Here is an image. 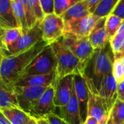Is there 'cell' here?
Here are the masks:
<instances>
[{
    "instance_id": "cell-1",
    "label": "cell",
    "mask_w": 124,
    "mask_h": 124,
    "mask_svg": "<svg viewBox=\"0 0 124 124\" xmlns=\"http://www.w3.org/2000/svg\"><path fill=\"white\" fill-rule=\"evenodd\" d=\"M48 44L41 40L29 49L9 57H4L0 67V81L13 86L15 81L21 76L24 70Z\"/></svg>"
},
{
    "instance_id": "cell-2",
    "label": "cell",
    "mask_w": 124,
    "mask_h": 124,
    "mask_svg": "<svg viewBox=\"0 0 124 124\" xmlns=\"http://www.w3.org/2000/svg\"><path fill=\"white\" fill-rule=\"evenodd\" d=\"M51 46L56 56L57 65L56 78H60L68 75H84L86 67L76 57L59 39L52 43Z\"/></svg>"
},
{
    "instance_id": "cell-3",
    "label": "cell",
    "mask_w": 124,
    "mask_h": 124,
    "mask_svg": "<svg viewBox=\"0 0 124 124\" xmlns=\"http://www.w3.org/2000/svg\"><path fill=\"white\" fill-rule=\"evenodd\" d=\"M92 60H93L94 63L92 76L90 77L98 89L103 79L107 76L113 73L115 57L110 42L103 47L96 49Z\"/></svg>"
},
{
    "instance_id": "cell-4",
    "label": "cell",
    "mask_w": 124,
    "mask_h": 124,
    "mask_svg": "<svg viewBox=\"0 0 124 124\" xmlns=\"http://www.w3.org/2000/svg\"><path fill=\"white\" fill-rule=\"evenodd\" d=\"M57 65V61L53 49L50 44H47L27 66L21 76L44 75L56 72Z\"/></svg>"
},
{
    "instance_id": "cell-5",
    "label": "cell",
    "mask_w": 124,
    "mask_h": 124,
    "mask_svg": "<svg viewBox=\"0 0 124 124\" xmlns=\"http://www.w3.org/2000/svg\"><path fill=\"white\" fill-rule=\"evenodd\" d=\"M60 40L87 68L95 53V49L92 46L89 36L78 37L70 33H64Z\"/></svg>"
},
{
    "instance_id": "cell-6",
    "label": "cell",
    "mask_w": 124,
    "mask_h": 124,
    "mask_svg": "<svg viewBox=\"0 0 124 124\" xmlns=\"http://www.w3.org/2000/svg\"><path fill=\"white\" fill-rule=\"evenodd\" d=\"M41 21L37 22L31 28L25 31L23 30V33L19 39L12 45L8 49L1 51L4 57H9L13 54L23 52L43 39L41 28Z\"/></svg>"
},
{
    "instance_id": "cell-7",
    "label": "cell",
    "mask_w": 124,
    "mask_h": 124,
    "mask_svg": "<svg viewBox=\"0 0 124 124\" xmlns=\"http://www.w3.org/2000/svg\"><path fill=\"white\" fill-rule=\"evenodd\" d=\"M84 78L89 91L87 117H92L97 119L100 123L108 118L110 113L107 112L98 89L95 86L92 78L86 73L84 74Z\"/></svg>"
},
{
    "instance_id": "cell-8",
    "label": "cell",
    "mask_w": 124,
    "mask_h": 124,
    "mask_svg": "<svg viewBox=\"0 0 124 124\" xmlns=\"http://www.w3.org/2000/svg\"><path fill=\"white\" fill-rule=\"evenodd\" d=\"M47 87L14 86L19 108L29 114Z\"/></svg>"
},
{
    "instance_id": "cell-9",
    "label": "cell",
    "mask_w": 124,
    "mask_h": 124,
    "mask_svg": "<svg viewBox=\"0 0 124 124\" xmlns=\"http://www.w3.org/2000/svg\"><path fill=\"white\" fill-rule=\"evenodd\" d=\"M41 23L43 40L48 44L59 40L64 33L65 23L61 16L52 13L46 15Z\"/></svg>"
},
{
    "instance_id": "cell-10",
    "label": "cell",
    "mask_w": 124,
    "mask_h": 124,
    "mask_svg": "<svg viewBox=\"0 0 124 124\" xmlns=\"http://www.w3.org/2000/svg\"><path fill=\"white\" fill-rule=\"evenodd\" d=\"M73 79L74 75L55 79L54 103L56 108H61L69 102L73 89Z\"/></svg>"
},
{
    "instance_id": "cell-11",
    "label": "cell",
    "mask_w": 124,
    "mask_h": 124,
    "mask_svg": "<svg viewBox=\"0 0 124 124\" xmlns=\"http://www.w3.org/2000/svg\"><path fill=\"white\" fill-rule=\"evenodd\" d=\"M54 83L49 86L41 97L38 100L29 115L33 118H44L46 115L54 113L56 107L54 103Z\"/></svg>"
},
{
    "instance_id": "cell-12",
    "label": "cell",
    "mask_w": 124,
    "mask_h": 124,
    "mask_svg": "<svg viewBox=\"0 0 124 124\" xmlns=\"http://www.w3.org/2000/svg\"><path fill=\"white\" fill-rule=\"evenodd\" d=\"M100 19L99 17L91 14L83 18L64 23V33H70L78 37H88Z\"/></svg>"
},
{
    "instance_id": "cell-13",
    "label": "cell",
    "mask_w": 124,
    "mask_h": 124,
    "mask_svg": "<svg viewBox=\"0 0 124 124\" xmlns=\"http://www.w3.org/2000/svg\"><path fill=\"white\" fill-rule=\"evenodd\" d=\"M117 86L118 84L113 73H111L103 79L98 89L99 94L108 113H110L115 102L118 100Z\"/></svg>"
},
{
    "instance_id": "cell-14",
    "label": "cell",
    "mask_w": 124,
    "mask_h": 124,
    "mask_svg": "<svg viewBox=\"0 0 124 124\" xmlns=\"http://www.w3.org/2000/svg\"><path fill=\"white\" fill-rule=\"evenodd\" d=\"M73 89L78 102L81 123L84 124L87 118V108L89 100L88 86L84 75H74Z\"/></svg>"
},
{
    "instance_id": "cell-15",
    "label": "cell",
    "mask_w": 124,
    "mask_h": 124,
    "mask_svg": "<svg viewBox=\"0 0 124 124\" xmlns=\"http://www.w3.org/2000/svg\"><path fill=\"white\" fill-rule=\"evenodd\" d=\"M56 79V72L44 75L23 76L18 78L13 86H49L54 84Z\"/></svg>"
},
{
    "instance_id": "cell-16",
    "label": "cell",
    "mask_w": 124,
    "mask_h": 124,
    "mask_svg": "<svg viewBox=\"0 0 124 124\" xmlns=\"http://www.w3.org/2000/svg\"><path fill=\"white\" fill-rule=\"evenodd\" d=\"M60 116L67 123L69 124H82L79 105L74 92V89H73L69 102L65 106L60 108Z\"/></svg>"
},
{
    "instance_id": "cell-17",
    "label": "cell",
    "mask_w": 124,
    "mask_h": 124,
    "mask_svg": "<svg viewBox=\"0 0 124 124\" xmlns=\"http://www.w3.org/2000/svg\"><path fill=\"white\" fill-rule=\"evenodd\" d=\"M105 21L106 17L100 18L89 35V40L95 50L103 47L110 42L105 30Z\"/></svg>"
},
{
    "instance_id": "cell-18",
    "label": "cell",
    "mask_w": 124,
    "mask_h": 124,
    "mask_svg": "<svg viewBox=\"0 0 124 124\" xmlns=\"http://www.w3.org/2000/svg\"><path fill=\"white\" fill-rule=\"evenodd\" d=\"M0 27L4 29L19 28L13 13L12 0H0Z\"/></svg>"
},
{
    "instance_id": "cell-19",
    "label": "cell",
    "mask_w": 124,
    "mask_h": 124,
    "mask_svg": "<svg viewBox=\"0 0 124 124\" xmlns=\"http://www.w3.org/2000/svg\"><path fill=\"white\" fill-rule=\"evenodd\" d=\"M92 13L89 9V6L86 0H81L68 8L61 16L64 23H68L80 18H83Z\"/></svg>"
},
{
    "instance_id": "cell-20",
    "label": "cell",
    "mask_w": 124,
    "mask_h": 124,
    "mask_svg": "<svg viewBox=\"0 0 124 124\" xmlns=\"http://www.w3.org/2000/svg\"><path fill=\"white\" fill-rule=\"evenodd\" d=\"M12 108H19L14 86L0 81V110Z\"/></svg>"
},
{
    "instance_id": "cell-21",
    "label": "cell",
    "mask_w": 124,
    "mask_h": 124,
    "mask_svg": "<svg viewBox=\"0 0 124 124\" xmlns=\"http://www.w3.org/2000/svg\"><path fill=\"white\" fill-rule=\"evenodd\" d=\"M23 29L20 28L5 29L0 36V49L1 51L8 49L21 36Z\"/></svg>"
},
{
    "instance_id": "cell-22",
    "label": "cell",
    "mask_w": 124,
    "mask_h": 124,
    "mask_svg": "<svg viewBox=\"0 0 124 124\" xmlns=\"http://www.w3.org/2000/svg\"><path fill=\"white\" fill-rule=\"evenodd\" d=\"M1 112L12 124H26L31 116L19 108H12L2 110Z\"/></svg>"
},
{
    "instance_id": "cell-23",
    "label": "cell",
    "mask_w": 124,
    "mask_h": 124,
    "mask_svg": "<svg viewBox=\"0 0 124 124\" xmlns=\"http://www.w3.org/2000/svg\"><path fill=\"white\" fill-rule=\"evenodd\" d=\"M118 1L119 0H101L92 14L100 18L106 17L112 12Z\"/></svg>"
},
{
    "instance_id": "cell-24",
    "label": "cell",
    "mask_w": 124,
    "mask_h": 124,
    "mask_svg": "<svg viewBox=\"0 0 124 124\" xmlns=\"http://www.w3.org/2000/svg\"><path fill=\"white\" fill-rule=\"evenodd\" d=\"M12 10L18 24L19 28H22L23 31L27 30L28 28L27 25L25 11L22 4L17 0H14L12 1Z\"/></svg>"
},
{
    "instance_id": "cell-25",
    "label": "cell",
    "mask_w": 124,
    "mask_h": 124,
    "mask_svg": "<svg viewBox=\"0 0 124 124\" xmlns=\"http://www.w3.org/2000/svg\"><path fill=\"white\" fill-rule=\"evenodd\" d=\"M122 22H123L122 19H121L120 17L111 13L106 17L105 30H106L108 36L110 40L111 38H113L116 35Z\"/></svg>"
},
{
    "instance_id": "cell-26",
    "label": "cell",
    "mask_w": 124,
    "mask_h": 124,
    "mask_svg": "<svg viewBox=\"0 0 124 124\" xmlns=\"http://www.w3.org/2000/svg\"><path fill=\"white\" fill-rule=\"evenodd\" d=\"M110 118L113 124H124V101L116 100L110 112Z\"/></svg>"
},
{
    "instance_id": "cell-27",
    "label": "cell",
    "mask_w": 124,
    "mask_h": 124,
    "mask_svg": "<svg viewBox=\"0 0 124 124\" xmlns=\"http://www.w3.org/2000/svg\"><path fill=\"white\" fill-rule=\"evenodd\" d=\"M124 42V20H123L121 26L119 27L116 35L110 39V44L112 48L113 53L118 52L121 48Z\"/></svg>"
},
{
    "instance_id": "cell-28",
    "label": "cell",
    "mask_w": 124,
    "mask_h": 124,
    "mask_svg": "<svg viewBox=\"0 0 124 124\" xmlns=\"http://www.w3.org/2000/svg\"><path fill=\"white\" fill-rule=\"evenodd\" d=\"M113 75L117 84L121 83L124 80V57H118L114 60Z\"/></svg>"
},
{
    "instance_id": "cell-29",
    "label": "cell",
    "mask_w": 124,
    "mask_h": 124,
    "mask_svg": "<svg viewBox=\"0 0 124 124\" xmlns=\"http://www.w3.org/2000/svg\"><path fill=\"white\" fill-rule=\"evenodd\" d=\"M17 1H19L23 5V7L25 11V17H26L28 28H29L32 27L37 22V19L35 17L33 10L31 6V3L30 0H17Z\"/></svg>"
},
{
    "instance_id": "cell-30",
    "label": "cell",
    "mask_w": 124,
    "mask_h": 124,
    "mask_svg": "<svg viewBox=\"0 0 124 124\" xmlns=\"http://www.w3.org/2000/svg\"><path fill=\"white\" fill-rule=\"evenodd\" d=\"M54 13L59 16L62 14L70 7L73 6L81 0H54Z\"/></svg>"
},
{
    "instance_id": "cell-31",
    "label": "cell",
    "mask_w": 124,
    "mask_h": 124,
    "mask_svg": "<svg viewBox=\"0 0 124 124\" xmlns=\"http://www.w3.org/2000/svg\"><path fill=\"white\" fill-rule=\"evenodd\" d=\"M30 1L31 3V6H32L36 18L37 19V20L42 21L45 15L42 10L39 0H30Z\"/></svg>"
},
{
    "instance_id": "cell-32",
    "label": "cell",
    "mask_w": 124,
    "mask_h": 124,
    "mask_svg": "<svg viewBox=\"0 0 124 124\" xmlns=\"http://www.w3.org/2000/svg\"><path fill=\"white\" fill-rule=\"evenodd\" d=\"M42 10L44 15L54 13V0H39Z\"/></svg>"
},
{
    "instance_id": "cell-33",
    "label": "cell",
    "mask_w": 124,
    "mask_h": 124,
    "mask_svg": "<svg viewBox=\"0 0 124 124\" xmlns=\"http://www.w3.org/2000/svg\"><path fill=\"white\" fill-rule=\"evenodd\" d=\"M49 124H69L67 123L60 116L55 114L54 113H49L44 117Z\"/></svg>"
},
{
    "instance_id": "cell-34",
    "label": "cell",
    "mask_w": 124,
    "mask_h": 124,
    "mask_svg": "<svg viewBox=\"0 0 124 124\" xmlns=\"http://www.w3.org/2000/svg\"><path fill=\"white\" fill-rule=\"evenodd\" d=\"M111 14L116 15L123 20H124V0H119L116 6L113 9Z\"/></svg>"
},
{
    "instance_id": "cell-35",
    "label": "cell",
    "mask_w": 124,
    "mask_h": 124,
    "mask_svg": "<svg viewBox=\"0 0 124 124\" xmlns=\"http://www.w3.org/2000/svg\"><path fill=\"white\" fill-rule=\"evenodd\" d=\"M117 91H118V99L121 101H124V80L121 83L118 84Z\"/></svg>"
},
{
    "instance_id": "cell-36",
    "label": "cell",
    "mask_w": 124,
    "mask_h": 124,
    "mask_svg": "<svg viewBox=\"0 0 124 124\" xmlns=\"http://www.w3.org/2000/svg\"><path fill=\"white\" fill-rule=\"evenodd\" d=\"M88 4H89V9H90V12L92 14L95 9V8L97 7V4L100 3V1L101 0H86Z\"/></svg>"
},
{
    "instance_id": "cell-37",
    "label": "cell",
    "mask_w": 124,
    "mask_h": 124,
    "mask_svg": "<svg viewBox=\"0 0 124 124\" xmlns=\"http://www.w3.org/2000/svg\"><path fill=\"white\" fill-rule=\"evenodd\" d=\"M0 124H12L8 118L4 115L1 110H0Z\"/></svg>"
},
{
    "instance_id": "cell-38",
    "label": "cell",
    "mask_w": 124,
    "mask_h": 124,
    "mask_svg": "<svg viewBox=\"0 0 124 124\" xmlns=\"http://www.w3.org/2000/svg\"><path fill=\"white\" fill-rule=\"evenodd\" d=\"M83 124H99V122L97 119L92 117H87Z\"/></svg>"
},
{
    "instance_id": "cell-39",
    "label": "cell",
    "mask_w": 124,
    "mask_h": 124,
    "mask_svg": "<svg viewBox=\"0 0 124 124\" xmlns=\"http://www.w3.org/2000/svg\"><path fill=\"white\" fill-rule=\"evenodd\" d=\"M114 57H115V59L118 58V57H124V42L121 48L120 49V50L118 52L114 54Z\"/></svg>"
},
{
    "instance_id": "cell-40",
    "label": "cell",
    "mask_w": 124,
    "mask_h": 124,
    "mask_svg": "<svg viewBox=\"0 0 124 124\" xmlns=\"http://www.w3.org/2000/svg\"><path fill=\"white\" fill-rule=\"evenodd\" d=\"M99 124H113L111 118H110V115L108 118H106L105 120H103L102 121L100 122Z\"/></svg>"
},
{
    "instance_id": "cell-41",
    "label": "cell",
    "mask_w": 124,
    "mask_h": 124,
    "mask_svg": "<svg viewBox=\"0 0 124 124\" xmlns=\"http://www.w3.org/2000/svg\"><path fill=\"white\" fill-rule=\"evenodd\" d=\"M37 123H38V124H49L44 118H37Z\"/></svg>"
},
{
    "instance_id": "cell-42",
    "label": "cell",
    "mask_w": 124,
    "mask_h": 124,
    "mask_svg": "<svg viewBox=\"0 0 124 124\" xmlns=\"http://www.w3.org/2000/svg\"><path fill=\"white\" fill-rule=\"evenodd\" d=\"M26 124H38V123H37V119L36 118H33V117L31 116L30 119L28 120V121L27 122Z\"/></svg>"
},
{
    "instance_id": "cell-43",
    "label": "cell",
    "mask_w": 124,
    "mask_h": 124,
    "mask_svg": "<svg viewBox=\"0 0 124 124\" xmlns=\"http://www.w3.org/2000/svg\"><path fill=\"white\" fill-rule=\"evenodd\" d=\"M3 58H4V56H3L2 52H1V49H0V67H1V62H2Z\"/></svg>"
},
{
    "instance_id": "cell-44",
    "label": "cell",
    "mask_w": 124,
    "mask_h": 124,
    "mask_svg": "<svg viewBox=\"0 0 124 124\" xmlns=\"http://www.w3.org/2000/svg\"><path fill=\"white\" fill-rule=\"evenodd\" d=\"M4 30H5V29H4V28H1L0 27V36H1V35L2 34V33L4 31Z\"/></svg>"
},
{
    "instance_id": "cell-45",
    "label": "cell",
    "mask_w": 124,
    "mask_h": 124,
    "mask_svg": "<svg viewBox=\"0 0 124 124\" xmlns=\"http://www.w3.org/2000/svg\"><path fill=\"white\" fill-rule=\"evenodd\" d=\"M12 1H14V0H12Z\"/></svg>"
},
{
    "instance_id": "cell-46",
    "label": "cell",
    "mask_w": 124,
    "mask_h": 124,
    "mask_svg": "<svg viewBox=\"0 0 124 124\" xmlns=\"http://www.w3.org/2000/svg\"></svg>"
}]
</instances>
